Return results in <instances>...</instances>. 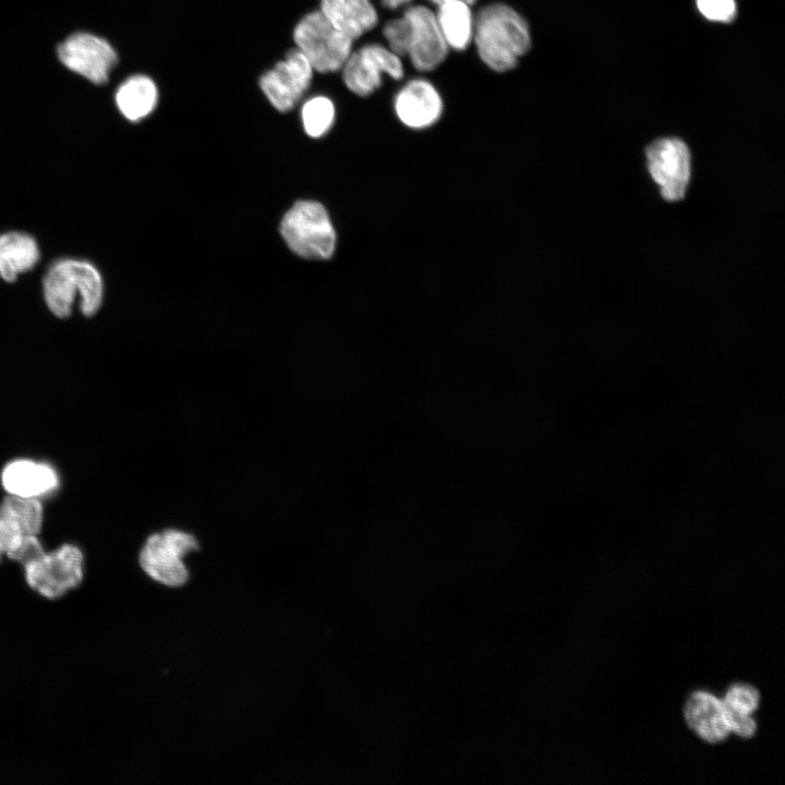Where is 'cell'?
<instances>
[{
  "label": "cell",
  "mask_w": 785,
  "mask_h": 785,
  "mask_svg": "<svg viewBox=\"0 0 785 785\" xmlns=\"http://www.w3.org/2000/svg\"><path fill=\"white\" fill-rule=\"evenodd\" d=\"M472 45L490 70H514L532 46L530 26L523 15L505 2H491L474 12Z\"/></svg>",
  "instance_id": "6da1fadb"
},
{
  "label": "cell",
  "mask_w": 785,
  "mask_h": 785,
  "mask_svg": "<svg viewBox=\"0 0 785 785\" xmlns=\"http://www.w3.org/2000/svg\"><path fill=\"white\" fill-rule=\"evenodd\" d=\"M104 285L97 268L85 261L61 259L56 262L44 278V295L48 309L59 318L71 315L76 295L81 311L94 315L102 301Z\"/></svg>",
  "instance_id": "7a4b0ae2"
},
{
  "label": "cell",
  "mask_w": 785,
  "mask_h": 785,
  "mask_svg": "<svg viewBox=\"0 0 785 785\" xmlns=\"http://www.w3.org/2000/svg\"><path fill=\"white\" fill-rule=\"evenodd\" d=\"M86 559L75 543L64 542L22 567L27 587L49 601L76 590L85 578Z\"/></svg>",
  "instance_id": "3957f363"
},
{
  "label": "cell",
  "mask_w": 785,
  "mask_h": 785,
  "mask_svg": "<svg viewBox=\"0 0 785 785\" xmlns=\"http://www.w3.org/2000/svg\"><path fill=\"white\" fill-rule=\"evenodd\" d=\"M281 234L289 247L306 258H329L335 250L336 234L324 206L313 201L295 203L285 215Z\"/></svg>",
  "instance_id": "277c9868"
},
{
  "label": "cell",
  "mask_w": 785,
  "mask_h": 785,
  "mask_svg": "<svg viewBox=\"0 0 785 785\" xmlns=\"http://www.w3.org/2000/svg\"><path fill=\"white\" fill-rule=\"evenodd\" d=\"M293 39L314 71H340L353 50V39L335 27L321 11L303 16L295 25Z\"/></svg>",
  "instance_id": "5b68a950"
},
{
  "label": "cell",
  "mask_w": 785,
  "mask_h": 785,
  "mask_svg": "<svg viewBox=\"0 0 785 785\" xmlns=\"http://www.w3.org/2000/svg\"><path fill=\"white\" fill-rule=\"evenodd\" d=\"M197 548V540L190 533L173 529L153 533L140 551V567L159 583L180 587L189 579L183 557Z\"/></svg>",
  "instance_id": "8992f818"
},
{
  "label": "cell",
  "mask_w": 785,
  "mask_h": 785,
  "mask_svg": "<svg viewBox=\"0 0 785 785\" xmlns=\"http://www.w3.org/2000/svg\"><path fill=\"white\" fill-rule=\"evenodd\" d=\"M340 71L346 87L361 97L371 96L381 88L385 76L395 81L404 77L402 58L381 43L352 50Z\"/></svg>",
  "instance_id": "52a82bcc"
},
{
  "label": "cell",
  "mask_w": 785,
  "mask_h": 785,
  "mask_svg": "<svg viewBox=\"0 0 785 785\" xmlns=\"http://www.w3.org/2000/svg\"><path fill=\"white\" fill-rule=\"evenodd\" d=\"M647 167L668 202L684 198L690 180V152L677 137H662L645 148Z\"/></svg>",
  "instance_id": "ba28073f"
},
{
  "label": "cell",
  "mask_w": 785,
  "mask_h": 785,
  "mask_svg": "<svg viewBox=\"0 0 785 785\" xmlns=\"http://www.w3.org/2000/svg\"><path fill=\"white\" fill-rule=\"evenodd\" d=\"M61 63L94 84H104L118 61L113 47L104 38L89 33H75L57 49Z\"/></svg>",
  "instance_id": "9c48e42d"
},
{
  "label": "cell",
  "mask_w": 785,
  "mask_h": 785,
  "mask_svg": "<svg viewBox=\"0 0 785 785\" xmlns=\"http://www.w3.org/2000/svg\"><path fill=\"white\" fill-rule=\"evenodd\" d=\"M402 13L410 24L407 58L419 72L436 70L446 60L449 48L438 27L435 12L425 4H410Z\"/></svg>",
  "instance_id": "30bf717a"
},
{
  "label": "cell",
  "mask_w": 785,
  "mask_h": 785,
  "mask_svg": "<svg viewBox=\"0 0 785 785\" xmlns=\"http://www.w3.org/2000/svg\"><path fill=\"white\" fill-rule=\"evenodd\" d=\"M313 72L304 55L294 48L262 75L259 86L270 104L277 110L286 112L295 106L309 88Z\"/></svg>",
  "instance_id": "8fae6325"
},
{
  "label": "cell",
  "mask_w": 785,
  "mask_h": 785,
  "mask_svg": "<svg viewBox=\"0 0 785 785\" xmlns=\"http://www.w3.org/2000/svg\"><path fill=\"white\" fill-rule=\"evenodd\" d=\"M0 485L5 495L45 500L61 486V475L50 462L16 457L7 461L0 470Z\"/></svg>",
  "instance_id": "7c38bea8"
},
{
  "label": "cell",
  "mask_w": 785,
  "mask_h": 785,
  "mask_svg": "<svg viewBox=\"0 0 785 785\" xmlns=\"http://www.w3.org/2000/svg\"><path fill=\"white\" fill-rule=\"evenodd\" d=\"M394 110L402 124L422 130L439 120L444 111V100L432 82L414 77L403 83L395 94Z\"/></svg>",
  "instance_id": "4fadbf2b"
},
{
  "label": "cell",
  "mask_w": 785,
  "mask_h": 785,
  "mask_svg": "<svg viewBox=\"0 0 785 785\" xmlns=\"http://www.w3.org/2000/svg\"><path fill=\"white\" fill-rule=\"evenodd\" d=\"M689 727L703 740L718 742L730 733L722 700L706 691L691 693L685 705Z\"/></svg>",
  "instance_id": "5bb4252c"
},
{
  "label": "cell",
  "mask_w": 785,
  "mask_h": 785,
  "mask_svg": "<svg viewBox=\"0 0 785 785\" xmlns=\"http://www.w3.org/2000/svg\"><path fill=\"white\" fill-rule=\"evenodd\" d=\"M319 11L353 40L375 28L379 21L371 0H321Z\"/></svg>",
  "instance_id": "9a60e30c"
},
{
  "label": "cell",
  "mask_w": 785,
  "mask_h": 785,
  "mask_svg": "<svg viewBox=\"0 0 785 785\" xmlns=\"http://www.w3.org/2000/svg\"><path fill=\"white\" fill-rule=\"evenodd\" d=\"M438 27L449 48L466 51L473 39L474 12L472 5L460 0H445L434 10Z\"/></svg>",
  "instance_id": "2e32d148"
},
{
  "label": "cell",
  "mask_w": 785,
  "mask_h": 785,
  "mask_svg": "<svg viewBox=\"0 0 785 785\" xmlns=\"http://www.w3.org/2000/svg\"><path fill=\"white\" fill-rule=\"evenodd\" d=\"M39 259L35 239L26 233L8 232L0 235V277L14 281L16 277L32 269Z\"/></svg>",
  "instance_id": "e0dca14e"
},
{
  "label": "cell",
  "mask_w": 785,
  "mask_h": 785,
  "mask_svg": "<svg viewBox=\"0 0 785 785\" xmlns=\"http://www.w3.org/2000/svg\"><path fill=\"white\" fill-rule=\"evenodd\" d=\"M158 90L146 75H133L117 89L116 102L120 112L130 121L147 117L156 107Z\"/></svg>",
  "instance_id": "ac0fdd59"
},
{
  "label": "cell",
  "mask_w": 785,
  "mask_h": 785,
  "mask_svg": "<svg viewBox=\"0 0 785 785\" xmlns=\"http://www.w3.org/2000/svg\"><path fill=\"white\" fill-rule=\"evenodd\" d=\"M730 732L742 738H750L757 730L751 716L759 706V692L746 684H735L722 700Z\"/></svg>",
  "instance_id": "d6986e66"
},
{
  "label": "cell",
  "mask_w": 785,
  "mask_h": 785,
  "mask_svg": "<svg viewBox=\"0 0 785 785\" xmlns=\"http://www.w3.org/2000/svg\"><path fill=\"white\" fill-rule=\"evenodd\" d=\"M0 511L13 519L26 534H40L45 522L44 502L5 495Z\"/></svg>",
  "instance_id": "ffe728a7"
},
{
  "label": "cell",
  "mask_w": 785,
  "mask_h": 785,
  "mask_svg": "<svg viewBox=\"0 0 785 785\" xmlns=\"http://www.w3.org/2000/svg\"><path fill=\"white\" fill-rule=\"evenodd\" d=\"M301 117L306 134L311 137H319L333 125L335 106L328 97L315 96L305 101Z\"/></svg>",
  "instance_id": "44dd1931"
},
{
  "label": "cell",
  "mask_w": 785,
  "mask_h": 785,
  "mask_svg": "<svg viewBox=\"0 0 785 785\" xmlns=\"http://www.w3.org/2000/svg\"><path fill=\"white\" fill-rule=\"evenodd\" d=\"M385 45L396 55L407 57L409 48L410 24L406 15L392 17L382 28Z\"/></svg>",
  "instance_id": "7402d4cb"
},
{
  "label": "cell",
  "mask_w": 785,
  "mask_h": 785,
  "mask_svg": "<svg viewBox=\"0 0 785 785\" xmlns=\"http://www.w3.org/2000/svg\"><path fill=\"white\" fill-rule=\"evenodd\" d=\"M699 13L708 21L727 24L737 15V3L735 0H696Z\"/></svg>",
  "instance_id": "603a6c76"
},
{
  "label": "cell",
  "mask_w": 785,
  "mask_h": 785,
  "mask_svg": "<svg viewBox=\"0 0 785 785\" xmlns=\"http://www.w3.org/2000/svg\"><path fill=\"white\" fill-rule=\"evenodd\" d=\"M39 535L40 534H26L20 544L5 557L19 564L21 567L34 561L47 550Z\"/></svg>",
  "instance_id": "cb8c5ba5"
},
{
  "label": "cell",
  "mask_w": 785,
  "mask_h": 785,
  "mask_svg": "<svg viewBox=\"0 0 785 785\" xmlns=\"http://www.w3.org/2000/svg\"><path fill=\"white\" fill-rule=\"evenodd\" d=\"M414 0H379L381 5L387 10H397L412 4Z\"/></svg>",
  "instance_id": "d4e9b609"
},
{
  "label": "cell",
  "mask_w": 785,
  "mask_h": 785,
  "mask_svg": "<svg viewBox=\"0 0 785 785\" xmlns=\"http://www.w3.org/2000/svg\"><path fill=\"white\" fill-rule=\"evenodd\" d=\"M427 1L436 7L437 4L442 3L445 0H427ZM460 1L467 2L470 5H473L478 0H460Z\"/></svg>",
  "instance_id": "484cf974"
},
{
  "label": "cell",
  "mask_w": 785,
  "mask_h": 785,
  "mask_svg": "<svg viewBox=\"0 0 785 785\" xmlns=\"http://www.w3.org/2000/svg\"><path fill=\"white\" fill-rule=\"evenodd\" d=\"M2 558H3V555H2V553H1V551H0V560H1Z\"/></svg>",
  "instance_id": "4316f807"
}]
</instances>
